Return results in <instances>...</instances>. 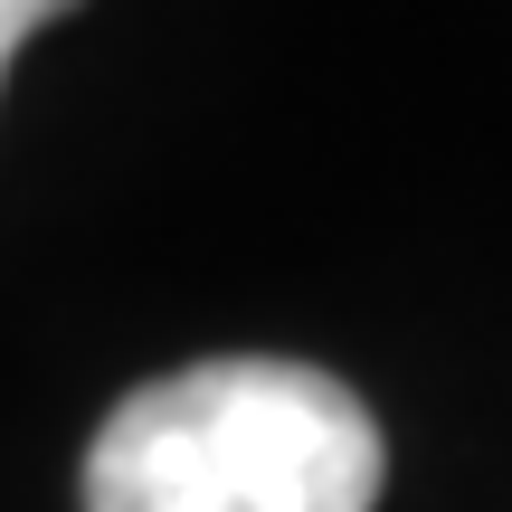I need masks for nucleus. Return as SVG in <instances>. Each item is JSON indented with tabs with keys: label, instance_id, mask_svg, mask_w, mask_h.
I'll return each mask as SVG.
<instances>
[{
	"label": "nucleus",
	"instance_id": "nucleus-1",
	"mask_svg": "<svg viewBox=\"0 0 512 512\" xmlns=\"http://www.w3.org/2000/svg\"><path fill=\"white\" fill-rule=\"evenodd\" d=\"M380 484V418L313 361H190L86 456V512H370Z\"/></svg>",
	"mask_w": 512,
	"mask_h": 512
},
{
	"label": "nucleus",
	"instance_id": "nucleus-2",
	"mask_svg": "<svg viewBox=\"0 0 512 512\" xmlns=\"http://www.w3.org/2000/svg\"><path fill=\"white\" fill-rule=\"evenodd\" d=\"M67 10H76V0H0V86H10V57L29 48L48 19H67Z\"/></svg>",
	"mask_w": 512,
	"mask_h": 512
}]
</instances>
